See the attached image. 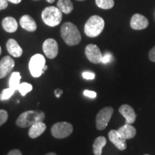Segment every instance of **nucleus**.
I'll use <instances>...</instances> for the list:
<instances>
[{
  "mask_svg": "<svg viewBox=\"0 0 155 155\" xmlns=\"http://www.w3.org/2000/svg\"><path fill=\"white\" fill-rule=\"evenodd\" d=\"M61 34L64 42L68 45L74 46L81 41V35L78 29L72 22H65L61 28Z\"/></svg>",
  "mask_w": 155,
  "mask_h": 155,
  "instance_id": "f257e3e1",
  "label": "nucleus"
},
{
  "mask_svg": "<svg viewBox=\"0 0 155 155\" xmlns=\"http://www.w3.org/2000/svg\"><path fill=\"white\" fill-rule=\"evenodd\" d=\"M45 114L41 111H27L23 112L16 120V124L19 127L26 128L31 127L38 122L43 121Z\"/></svg>",
  "mask_w": 155,
  "mask_h": 155,
  "instance_id": "f03ea898",
  "label": "nucleus"
},
{
  "mask_svg": "<svg viewBox=\"0 0 155 155\" xmlns=\"http://www.w3.org/2000/svg\"><path fill=\"white\" fill-rule=\"evenodd\" d=\"M105 22L104 19L98 15H94L88 19L84 27V32L89 38H96L104 30Z\"/></svg>",
  "mask_w": 155,
  "mask_h": 155,
  "instance_id": "7ed1b4c3",
  "label": "nucleus"
},
{
  "mask_svg": "<svg viewBox=\"0 0 155 155\" xmlns=\"http://www.w3.org/2000/svg\"><path fill=\"white\" fill-rule=\"evenodd\" d=\"M63 12L57 7H47L42 12V19L50 27L58 26L62 21Z\"/></svg>",
  "mask_w": 155,
  "mask_h": 155,
  "instance_id": "20e7f679",
  "label": "nucleus"
},
{
  "mask_svg": "<svg viewBox=\"0 0 155 155\" xmlns=\"http://www.w3.org/2000/svg\"><path fill=\"white\" fill-rule=\"evenodd\" d=\"M45 58L41 54H35L30 58L29 62V70L31 75L35 78H39L45 73Z\"/></svg>",
  "mask_w": 155,
  "mask_h": 155,
  "instance_id": "39448f33",
  "label": "nucleus"
},
{
  "mask_svg": "<svg viewBox=\"0 0 155 155\" xmlns=\"http://www.w3.org/2000/svg\"><path fill=\"white\" fill-rule=\"evenodd\" d=\"M73 131V127L66 121L58 122L51 128L52 135L56 139H64L69 137Z\"/></svg>",
  "mask_w": 155,
  "mask_h": 155,
  "instance_id": "423d86ee",
  "label": "nucleus"
},
{
  "mask_svg": "<svg viewBox=\"0 0 155 155\" xmlns=\"http://www.w3.org/2000/svg\"><path fill=\"white\" fill-rule=\"evenodd\" d=\"M114 113V108L110 106H106L100 110L97 114L96 124V128L98 130H104L107 127L108 122L111 119V116Z\"/></svg>",
  "mask_w": 155,
  "mask_h": 155,
  "instance_id": "0eeeda50",
  "label": "nucleus"
},
{
  "mask_svg": "<svg viewBox=\"0 0 155 155\" xmlns=\"http://www.w3.org/2000/svg\"><path fill=\"white\" fill-rule=\"evenodd\" d=\"M85 54H86L87 59L93 63L98 64L102 62L103 55L99 48L96 45H88L85 49Z\"/></svg>",
  "mask_w": 155,
  "mask_h": 155,
  "instance_id": "6e6552de",
  "label": "nucleus"
},
{
  "mask_svg": "<svg viewBox=\"0 0 155 155\" xmlns=\"http://www.w3.org/2000/svg\"><path fill=\"white\" fill-rule=\"evenodd\" d=\"M42 50L46 57L53 59L57 57L58 54V45L54 39H47L42 45Z\"/></svg>",
  "mask_w": 155,
  "mask_h": 155,
  "instance_id": "1a4fd4ad",
  "label": "nucleus"
},
{
  "mask_svg": "<svg viewBox=\"0 0 155 155\" xmlns=\"http://www.w3.org/2000/svg\"><path fill=\"white\" fill-rule=\"evenodd\" d=\"M15 61L9 56H5L0 61V79L9 74L15 67Z\"/></svg>",
  "mask_w": 155,
  "mask_h": 155,
  "instance_id": "9d476101",
  "label": "nucleus"
},
{
  "mask_svg": "<svg viewBox=\"0 0 155 155\" xmlns=\"http://www.w3.org/2000/svg\"><path fill=\"white\" fill-rule=\"evenodd\" d=\"M108 138L110 141L115 145L116 148L119 149V150L123 151L127 149V139L124 138L120 134L118 130H111L108 133Z\"/></svg>",
  "mask_w": 155,
  "mask_h": 155,
  "instance_id": "9b49d317",
  "label": "nucleus"
},
{
  "mask_svg": "<svg viewBox=\"0 0 155 155\" xmlns=\"http://www.w3.org/2000/svg\"><path fill=\"white\" fill-rule=\"evenodd\" d=\"M131 28L135 30L146 29L149 26V21L144 15L140 14L134 15L131 19Z\"/></svg>",
  "mask_w": 155,
  "mask_h": 155,
  "instance_id": "f8f14e48",
  "label": "nucleus"
},
{
  "mask_svg": "<svg viewBox=\"0 0 155 155\" xmlns=\"http://www.w3.org/2000/svg\"><path fill=\"white\" fill-rule=\"evenodd\" d=\"M119 111L120 114L125 118L127 124H132L133 123H134L137 119V115L134 108L128 104H124L120 106Z\"/></svg>",
  "mask_w": 155,
  "mask_h": 155,
  "instance_id": "ddd939ff",
  "label": "nucleus"
},
{
  "mask_svg": "<svg viewBox=\"0 0 155 155\" xmlns=\"http://www.w3.org/2000/svg\"><path fill=\"white\" fill-rule=\"evenodd\" d=\"M19 25L24 30L28 32H35L37 30V24L35 19L28 15H23L19 19Z\"/></svg>",
  "mask_w": 155,
  "mask_h": 155,
  "instance_id": "4468645a",
  "label": "nucleus"
},
{
  "mask_svg": "<svg viewBox=\"0 0 155 155\" xmlns=\"http://www.w3.org/2000/svg\"><path fill=\"white\" fill-rule=\"evenodd\" d=\"M7 50L12 56L19 58L22 55V49L14 39H9L7 42Z\"/></svg>",
  "mask_w": 155,
  "mask_h": 155,
  "instance_id": "2eb2a0df",
  "label": "nucleus"
},
{
  "mask_svg": "<svg viewBox=\"0 0 155 155\" xmlns=\"http://www.w3.org/2000/svg\"><path fill=\"white\" fill-rule=\"evenodd\" d=\"M45 130L46 125L43 123V121L38 122L30 127L28 131L29 137L32 139L38 138V137L42 135Z\"/></svg>",
  "mask_w": 155,
  "mask_h": 155,
  "instance_id": "dca6fc26",
  "label": "nucleus"
},
{
  "mask_svg": "<svg viewBox=\"0 0 155 155\" xmlns=\"http://www.w3.org/2000/svg\"><path fill=\"white\" fill-rule=\"evenodd\" d=\"M2 25L4 30L9 33L15 32L18 28V23L16 19L12 17H5L2 20Z\"/></svg>",
  "mask_w": 155,
  "mask_h": 155,
  "instance_id": "f3484780",
  "label": "nucleus"
},
{
  "mask_svg": "<svg viewBox=\"0 0 155 155\" xmlns=\"http://www.w3.org/2000/svg\"><path fill=\"white\" fill-rule=\"evenodd\" d=\"M118 131L126 139L134 138L137 134V130H136L135 128L129 124H126L119 128Z\"/></svg>",
  "mask_w": 155,
  "mask_h": 155,
  "instance_id": "a211bd4d",
  "label": "nucleus"
},
{
  "mask_svg": "<svg viewBox=\"0 0 155 155\" xmlns=\"http://www.w3.org/2000/svg\"><path fill=\"white\" fill-rule=\"evenodd\" d=\"M106 144V139L104 137H97L95 139L94 145H93V150L95 155H101L102 150Z\"/></svg>",
  "mask_w": 155,
  "mask_h": 155,
  "instance_id": "6ab92c4d",
  "label": "nucleus"
},
{
  "mask_svg": "<svg viewBox=\"0 0 155 155\" xmlns=\"http://www.w3.org/2000/svg\"><path fill=\"white\" fill-rule=\"evenodd\" d=\"M57 7L65 14H70L73 10V5L71 0H58Z\"/></svg>",
  "mask_w": 155,
  "mask_h": 155,
  "instance_id": "aec40b11",
  "label": "nucleus"
},
{
  "mask_svg": "<svg viewBox=\"0 0 155 155\" xmlns=\"http://www.w3.org/2000/svg\"><path fill=\"white\" fill-rule=\"evenodd\" d=\"M21 78L22 76L19 72H14L12 73L9 79V86L17 91L20 84Z\"/></svg>",
  "mask_w": 155,
  "mask_h": 155,
  "instance_id": "412c9836",
  "label": "nucleus"
},
{
  "mask_svg": "<svg viewBox=\"0 0 155 155\" xmlns=\"http://www.w3.org/2000/svg\"><path fill=\"white\" fill-rule=\"evenodd\" d=\"M96 4L103 9H110L114 6V0H96Z\"/></svg>",
  "mask_w": 155,
  "mask_h": 155,
  "instance_id": "4be33fe9",
  "label": "nucleus"
},
{
  "mask_svg": "<svg viewBox=\"0 0 155 155\" xmlns=\"http://www.w3.org/2000/svg\"><path fill=\"white\" fill-rule=\"evenodd\" d=\"M33 87L30 83H22L19 84V86L17 88V90L19 91V92L20 93V94L22 96H26L27 94L29 92H30L32 90Z\"/></svg>",
  "mask_w": 155,
  "mask_h": 155,
  "instance_id": "5701e85b",
  "label": "nucleus"
},
{
  "mask_svg": "<svg viewBox=\"0 0 155 155\" xmlns=\"http://www.w3.org/2000/svg\"><path fill=\"white\" fill-rule=\"evenodd\" d=\"M15 91H16V90L11 88V87H9L8 88L4 89L1 94H0V100L6 101L9 99L12 96V95L15 94Z\"/></svg>",
  "mask_w": 155,
  "mask_h": 155,
  "instance_id": "b1692460",
  "label": "nucleus"
},
{
  "mask_svg": "<svg viewBox=\"0 0 155 155\" xmlns=\"http://www.w3.org/2000/svg\"><path fill=\"white\" fill-rule=\"evenodd\" d=\"M8 119V113L4 109H0V127L3 125Z\"/></svg>",
  "mask_w": 155,
  "mask_h": 155,
  "instance_id": "393cba45",
  "label": "nucleus"
},
{
  "mask_svg": "<svg viewBox=\"0 0 155 155\" xmlns=\"http://www.w3.org/2000/svg\"><path fill=\"white\" fill-rule=\"evenodd\" d=\"M83 78L84 79H86V80H93V79L95 78V75L94 73L93 72H89V71H85L82 73Z\"/></svg>",
  "mask_w": 155,
  "mask_h": 155,
  "instance_id": "a878e982",
  "label": "nucleus"
},
{
  "mask_svg": "<svg viewBox=\"0 0 155 155\" xmlns=\"http://www.w3.org/2000/svg\"><path fill=\"white\" fill-rule=\"evenodd\" d=\"M83 94H84V96H86L91 98H96L97 96V94L96 92L93 91H89V90H85L84 91H83Z\"/></svg>",
  "mask_w": 155,
  "mask_h": 155,
  "instance_id": "bb28decb",
  "label": "nucleus"
},
{
  "mask_svg": "<svg viewBox=\"0 0 155 155\" xmlns=\"http://www.w3.org/2000/svg\"><path fill=\"white\" fill-rule=\"evenodd\" d=\"M112 59V55L111 53H106L105 55H103V59H102V63L104 64H106V63H108L110 61H111Z\"/></svg>",
  "mask_w": 155,
  "mask_h": 155,
  "instance_id": "cd10ccee",
  "label": "nucleus"
},
{
  "mask_svg": "<svg viewBox=\"0 0 155 155\" xmlns=\"http://www.w3.org/2000/svg\"><path fill=\"white\" fill-rule=\"evenodd\" d=\"M149 58L151 61L155 62V46L150 50V53H149Z\"/></svg>",
  "mask_w": 155,
  "mask_h": 155,
  "instance_id": "c85d7f7f",
  "label": "nucleus"
},
{
  "mask_svg": "<svg viewBox=\"0 0 155 155\" xmlns=\"http://www.w3.org/2000/svg\"><path fill=\"white\" fill-rule=\"evenodd\" d=\"M8 7V2L7 0H0V10H3Z\"/></svg>",
  "mask_w": 155,
  "mask_h": 155,
  "instance_id": "c756f323",
  "label": "nucleus"
},
{
  "mask_svg": "<svg viewBox=\"0 0 155 155\" xmlns=\"http://www.w3.org/2000/svg\"><path fill=\"white\" fill-rule=\"evenodd\" d=\"M7 155H22V152H20L19 150H11Z\"/></svg>",
  "mask_w": 155,
  "mask_h": 155,
  "instance_id": "7c9ffc66",
  "label": "nucleus"
},
{
  "mask_svg": "<svg viewBox=\"0 0 155 155\" xmlns=\"http://www.w3.org/2000/svg\"><path fill=\"white\" fill-rule=\"evenodd\" d=\"M62 94H63V91H62L61 89L58 88L55 91V96H56V97H57V98H60V97H61V96L62 95Z\"/></svg>",
  "mask_w": 155,
  "mask_h": 155,
  "instance_id": "2f4dec72",
  "label": "nucleus"
},
{
  "mask_svg": "<svg viewBox=\"0 0 155 155\" xmlns=\"http://www.w3.org/2000/svg\"><path fill=\"white\" fill-rule=\"evenodd\" d=\"M7 1L9 2H11V3H13V4H15V5H17V4L20 3L21 2H22V0H7Z\"/></svg>",
  "mask_w": 155,
  "mask_h": 155,
  "instance_id": "473e14b6",
  "label": "nucleus"
},
{
  "mask_svg": "<svg viewBox=\"0 0 155 155\" xmlns=\"http://www.w3.org/2000/svg\"><path fill=\"white\" fill-rule=\"evenodd\" d=\"M46 1H47L48 3H50V4H52V3H53L54 2H55V0H46Z\"/></svg>",
  "mask_w": 155,
  "mask_h": 155,
  "instance_id": "72a5a7b5",
  "label": "nucleus"
},
{
  "mask_svg": "<svg viewBox=\"0 0 155 155\" xmlns=\"http://www.w3.org/2000/svg\"><path fill=\"white\" fill-rule=\"evenodd\" d=\"M45 155H57L55 154V153H54V152H50V153H48L47 154H45Z\"/></svg>",
  "mask_w": 155,
  "mask_h": 155,
  "instance_id": "f704fd0d",
  "label": "nucleus"
},
{
  "mask_svg": "<svg viewBox=\"0 0 155 155\" xmlns=\"http://www.w3.org/2000/svg\"><path fill=\"white\" fill-rule=\"evenodd\" d=\"M48 69V66H47V65H45V67H44V71H46V70H47Z\"/></svg>",
  "mask_w": 155,
  "mask_h": 155,
  "instance_id": "c9c22d12",
  "label": "nucleus"
},
{
  "mask_svg": "<svg viewBox=\"0 0 155 155\" xmlns=\"http://www.w3.org/2000/svg\"><path fill=\"white\" fill-rule=\"evenodd\" d=\"M2 54V48H1V46H0V55Z\"/></svg>",
  "mask_w": 155,
  "mask_h": 155,
  "instance_id": "e433bc0d",
  "label": "nucleus"
},
{
  "mask_svg": "<svg viewBox=\"0 0 155 155\" xmlns=\"http://www.w3.org/2000/svg\"><path fill=\"white\" fill-rule=\"evenodd\" d=\"M32 1H40V0H32Z\"/></svg>",
  "mask_w": 155,
  "mask_h": 155,
  "instance_id": "4c0bfd02",
  "label": "nucleus"
},
{
  "mask_svg": "<svg viewBox=\"0 0 155 155\" xmlns=\"http://www.w3.org/2000/svg\"><path fill=\"white\" fill-rule=\"evenodd\" d=\"M78 1H84V0H78Z\"/></svg>",
  "mask_w": 155,
  "mask_h": 155,
  "instance_id": "58836bf2",
  "label": "nucleus"
},
{
  "mask_svg": "<svg viewBox=\"0 0 155 155\" xmlns=\"http://www.w3.org/2000/svg\"><path fill=\"white\" fill-rule=\"evenodd\" d=\"M144 155H149V154H144Z\"/></svg>",
  "mask_w": 155,
  "mask_h": 155,
  "instance_id": "ea45409f",
  "label": "nucleus"
}]
</instances>
